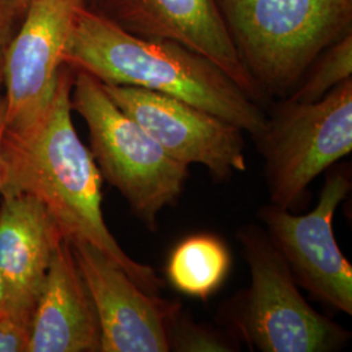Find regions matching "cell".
Listing matches in <instances>:
<instances>
[{"instance_id":"obj_20","label":"cell","mask_w":352,"mask_h":352,"mask_svg":"<svg viewBox=\"0 0 352 352\" xmlns=\"http://www.w3.org/2000/svg\"><path fill=\"white\" fill-rule=\"evenodd\" d=\"M7 3L11 6V8L17 14V17L21 19L28 10L29 4L32 3V0H7Z\"/></svg>"},{"instance_id":"obj_6","label":"cell","mask_w":352,"mask_h":352,"mask_svg":"<svg viewBox=\"0 0 352 352\" xmlns=\"http://www.w3.org/2000/svg\"><path fill=\"white\" fill-rule=\"evenodd\" d=\"M256 144L270 204L296 208L316 177L352 151V77L318 101L285 102Z\"/></svg>"},{"instance_id":"obj_10","label":"cell","mask_w":352,"mask_h":352,"mask_svg":"<svg viewBox=\"0 0 352 352\" xmlns=\"http://www.w3.org/2000/svg\"><path fill=\"white\" fill-rule=\"evenodd\" d=\"M101 325V352H168L166 318L177 300L149 294L85 241H69Z\"/></svg>"},{"instance_id":"obj_5","label":"cell","mask_w":352,"mask_h":352,"mask_svg":"<svg viewBox=\"0 0 352 352\" xmlns=\"http://www.w3.org/2000/svg\"><path fill=\"white\" fill-rule=\"evenodd\" d=\"M71 104L88 126L90 151L102 177L148 230L157 231L160 214L184 190L188 166L171 158L87 72L75 71Z\"/></svg>"},{"instance_id":"obj_1","label":"cell","mask_w":352,"mask_h":352,"mask_svg":"<svg viewBox=\"0 0 352 352\" xmlns=\"http://www.w3.org/2000/svg\"><path fill=\"white\" fill-rule=\"evenodd\" d=\"M74 80L75 71L63 64L43 113L29 126L4 131L1 192L17 190L34 196L51 214L64 238L91 244L123 267L141 289L158 294L164 287V279L149 265L133 260L104 222L103 177L72 122Z\"/></svg>"},{"instance_id":"obj_4","label":"cell","mask_w":352,"mask_h":352,"mask_svg":"<svg viewBox=\"0 0 352 352\" xmlns=\"http://www.w3.org/2000/svg\"><path fill=\"white\" fill-rule=\"evenodd\" d=\"M240 59L264 94L286 96L351 32L352 0H217Z\"/></svg>"},{"instance_id":"obj_21","label":"cell","mask_w":352,"mask_h":352,"mask_svg":"<svg viewBox=\"0 0 352 352\" xmlns=\"http://www.w3.org/2000/svg\"><path fill=\"white\" fill-rule=\"evenodd\" d=\"M3 299H4V289H3V282L0 277V311H1V305H3Z\"/></svg>"},{"instance_id":"obj_9","label":"cell","mask_w":352,"mask_h":352,"mask_svg":"<svg viewBox=\"0 0 352 352\" xmlns=\"http://www.w3.org/2000/svg\"><path fill=\"white\" fill-rule=\"evenodd\" d=\"M87 0H32L4 60L6 131L34 122L50 103L77 10Z\"/></svg>"},{"instance_id":"obj_16","label":"cell","mask_w":352,"mask_h":352,"mask_svg":"<svg viewBox=\"0 0 352 352\" xmlns=\"http://www.w3.org/2000/svg\"><path fill=\"white\" fill-rule=\"evenodd\" d=\"M166 340L168 351L234 352L240 343L226 329L206 327L196 322L177 302L166 318Z\"/></svg>"},{"instance_id":"obj_19","label":"cell","mask_w":352,"mask_h":352,"mask_svg":"<svg viewBox=\"0 0 352 352\" xmlns=\"http://www.w3.org/2000/svg\"><path fill=\"white\" fill-rule=\"evenodd\" d=\"M6 131V100L4 96L0 97V192L3 187V164H1V141Z\"/></svg>"},{"instance_id":"obj_8","label":"cell","mask_w":352,"mask_h":352,"mask_svg":"<svg viewBox=\"0 0 352 352\" xmlns=\"http://www.w3.org/2000/svg\"><path fill=\"white\" fill-rule=\"evenodd\" d=\"M102 87L177 162L188 167L202 164L215 182H227L247 170L239 126L162 93L124 85Z\"/></svg>"},{"instance_id":"obj_17","label":"cell","mask_w":352,"mask_h":352,"mask_svg":"<svg viewBox=\"0 0 352 352\" xmlns=\"http://www.w3.org/2000/svg\"><path fill=\"white\" fill-rule=\"evenodd\" d=\"M30 320L0 314V352L28 351Z\"/></svg>"},{"instance_id":"obj_13","label":"cell","mask_w":352,"mask_h":352,"mask_svg":"<svg viewBox=\"0 0 352 352\" xmlns=\"http://www.w3.org/2000/svg\"><path fill=\"white\" fill-rule=\"evenodd\" d=\"M97 308L76 263L71 243L60 240L38 296L26 352H101Z\"/></svg>"},{"instance_id":"obj_15","label":"cell","mask_w":352,"mask_h":352,"mask_svg":"<svg viewBox=\"0 0 352 352\" xmlns=\"http://www.w3.org/2000/svg\"><path fill=\"white\" fill-rule=\"evenodd\" d=\"M352 75V33L322 51L307 69L287 102L311 103L325 97Z\"/></svg>"},{"instance_id":"obj_7","label":"cell","mask_w":352,"mask_h":352,"mask_svg":"<svg viewBox=\"0 0 352 352\" xmlns=\"http://www.w3.org/2000/svg\"><path fill=\"white\" fill-rule=\"evenodd\" d=\"M346 166L329 173L311 213L299 215L273 204L258 210L266 234L289 264L299 287L346 315H352V266L333 231V219L351 190Z\"/></svg>"},{"instance_id":"obj_11","label":"cell","mask_w":352,"mask_h":352,"mask_svg":"<svg viewBox=\"0 0 352 352\" xmlns=\"http://www.w3.org/2000/svg\"><path fill=\"white\" fill-rule=\"evenodd\" d=\"M118 25L140 37L174 41L218 65L256 102L264 91L240 59L217 0H104Z\"/></svg>"},{"instance_id":"obj_18","label":"cell","mask_w":352,"mask_h":352,"mask_svg":"<svg viewBox=\"0 0 352 352\" xmlns=\"http://www.w3.org/2000/svg\"><path fill=\"white\" fill-rule=\"evenodd\" d=\"M19 20L7 0H0V97L3 89V75H4V60L8 46L14 34V25Z\"/></svg>"},{"instance_id":"obj_12","label":"cell","mask_w":352,"mask_h":352,"mask_svg":"<svg viewBox=\"0 0 352 352\" xmlns=\"http://www.w3.org/2000/svg\"><path fill=\"white\" fill-rule=\"evenodd\" d=\"M0 314L32 321V315L63 234L42 205L25 192L0 193Z\"/></svg>"},{"instance_id":"obj_14","label":"cell","mask_w":352,"mask_h":352,"mask_svg":"<svg viewBox=\"0 0 352 352\" xmlns=\"http://www.w3.org/2000/svg\"><path fill=\"white\" fill-rule=\"evenodd\" d=\"M231 269L226 243L213 234H195L182 240L171 252L166 276L183 295L208 299L223 285Z\"/></svg>"},{"instance_id":"obj_2","label":"cell","mask_w":352,"mask_h":352,"mask_svg":"<svg viewBox=\"0 0 352 352\" xmlns=\"http://www.w3.org/2000/svg\"><path fill=\"white\" fill-rule=\"evenodd\" d=\"M63 64L102 84L148 89L188 102L239 126L254 141L267 124L261 104L205 56L174 41L129 33L87 4L74 17Z\"/></svg>"},{"instance_id":"obj_3","label":"cell","mask_w":352,"mask_h":352,"mask_svg":"<svg viewBox=\"0 0 352 352\" xmlns=\"http://www.w3.org/2000/svg\"><path fill=\"white\" fill-rule=\"evenodd\" d=\"M236 238L251 282L219 307L223 329L252 351L334 352L347 344L351 333L305 300L266 231L245 225Z\"/></svg>"}]
</instances>
